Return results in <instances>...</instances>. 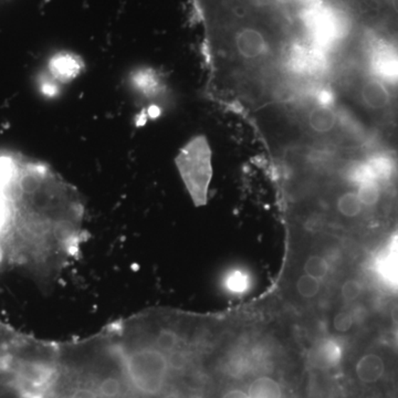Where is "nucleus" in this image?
Listing matches in <instances>:
<instances>
[{
	"mask_svg": "<svg viewBox=\"0 0 398 398\" xmlns=\"http://www.w3.org/2000/svg\"><path fill=\"white\" fill-rule=\"evenodd\" d=\"M83 217L77 189L48 166L0 159V246L43 285L77 255Z\"/></svg>",
	"mask_w": 398,
	"mask_h": 398,
	"instance_id": "1",
	"label": "nucleus"
},
{
	"mask_svg": "<svg viewBox=\"0 0 398 398\" xmlns=\"http://www.w3.org/2000/svg\"><path fill=\"white\" fill-rule=\"evenodd\" d=\"M176 164L194 203L205 205L213 169L211 147L203 136L186 144L176 157Z\"/></svg>",
	"mask_w": 398,
	"mask_h": 398,
	"instance_id": "2",
	"label": "nucleus"
},
{
	"mask_svg": "<svg viewBox=\"0 0 398 398\" xmlns=\"http://www.w3.org/2000/svg\"><path fill=\"white\" fill-rule=\"evenodd\" d=\"M23 335L0 323V398H23L16 384L14 361Z\"/></svg>",
	"mask_w": 398,
	"mask_h": 398,
	"instance_id": "3",
	"label": "nucleus"
},
{
	"mask_svg": "<svg viewBox=\"0 0 398 398\" xmlns=\"http://www.w3.org/2000/svg\"><path fill=\"white\" fill-rule=\"evenodd\" d=\"M371 68L374 77L387 87H398V52L387 43H377L372 47Z\"/></svg>",
	"mask_w": 398,
	"mask_h": 398,
	"instance_id": "4",
	"label": "nucleus"
},
{
	"mask_svg": "<svg viewBox=\"0 0 398 398\" xmlns=\"http://www.w3.org/2000/svg\"><path fill=\"white\" fill-rule=\"evenodd\" d=\"M343 357V347L335 337H322L309 352V363L314 369L329 371L335 369Z\"/></svg>",
	"mask_w": 398,
	"mask_h": 398,
	"instance_id": "5",
	"label": "nucleus"
},
{
	"mask_svg": "<svg viewBox=\"0 0 398 398\" xmlns=\"http://www.w3.org/2000/svg\"><path fill=\"white\" fill-rule=\"evenodd\" d=\"M357 98L367 109L383 111L391 105V89L377 78H369L360 83Z\"/></svg>",
	"mask_w": 398,
	"mask_h": 398,
	"instance_id": "6",
	"label": "nucleus"
},
{
	"mask_svg": "<svg viewBox=\"0 0 398 398\" xmlns=\"http://www.w3.org/2000/svg\"><path fill=\"white\" fill-rule=\"evenodd\" d=\"M334 213L344 219H354L362 215L365 206L360 199L359 194L355 189H347L341 193H335L332 203Z\"/></svg>",
	"mask_w": 398,
	"mask_h": 398,
	"instance_id": "7",
	"label": "nucleus"
},
{
	"mask_svg": "<svg viewBox=\"0 0 398 398\" xmlns=\"http://www.w3.org/2000/svg\"><path fill=\"white\" fill-rule=\"evenodd\" d=\"M385 373V363L381 356L375 353L365 354L355 365L356 377L364 384L379 382Z\"/></svg>",
	"mask_w": 398,
	"mask_h": 398,
	"instance_id": "8",
	"label": "nucleus"
},
{
	"mask_svg": "<svg viewBox=\"0 0 398 398\" xmlns=\"http://www.w3.org/2000/svg\"><path fill=\"white\" fill-rule=\"evenodd\" d=\"M249 398H282V387L271 376H258L250 383Z\"/></svg>",
	"mask_w": 398,
	"mask_h": 398,
	"instance_id": "9",
	"label": "nucleus"
},
{
	"mask_svg": "<svg viewBox=\"0 0 398 398\" xmlns=\"http://www.w3.org/2000/svg\"><path fill=\"white\" fill-rule=\"evenodd\" d=\"M330 263L323 256L313 255L308 256L303 263V271L305 275L311 276L315 279L321 280L323 281L328 277L330 272Z\"/></svg>",
	"mask_w": 398,
	"mask_h": 398,
	"instance_id": "10",
	"label": "nucleus"
},
{
	"mask_svg": "<svg viewBox=\"0 0 398 398\" xmlns=\"http://www.w3.org/2000/svg\"><path fill=\"white\" fill-rule=\"evenodd\" d=\"M356 191L365 208L374 207L381 199V183L379 182H366L360 184L356 186Z\"/></svg>",
	"mask_w": 398,
	"mask_h": 398,
	"instance_id": "11",
	"label": "nucleus"
},
{
	"mask_svg": "<svg viewBox=\"0 0 398 398\" xmlns=\"http://www.w3.org/2000/svg\"><path fill=\"white\" fill-rule=\"evenodd\" d=\"M298 295L303 299H313L322 290V281L309 275L300 276L295 282Z\"/></svg>",
	"mask_w": 398,
	"mask_h": 398,
	"instance_id": "12",
	"label": "nucleus"
},
{
	"mask_svg": "<svg viewBox=\"0 0 398 398\" xmlns=\"http://www.w3.org/2000/svg\"><path fill=\"white\" fill-rule=\"evenodd\" d=\"M249 283V276L241 270L230 271L224 280L226 289L231 293H235V295H239V293L247 291Z\"/></svg>",
	"mask_w": 398,
	"mask_h": 398,
	"instance_id": "13",
	"label": "nucleus"
},
{
	"mask_svg": "<svg viewBox=\"0 0 398 398\" xmlns=\"http://www.w3.org/2000/svg\"><path fill=\"white\" fill-rule=\"evenodd\" d=\"M382 275L389 281L398 283V253L392 249L389 255L385 256L381 261Z\"/></svg>",
	"mask_w": 398,
	"mask_h": 398,
	"instance_id": "14",
	"label": "nucleus"
},
{
	"mask_svg": "<svg viewBox=\"0 0 398 398\" xmlns=\"http://www.w3.org/2000/svg\"><path fill=\"white\" fill-rule=\"evenodd\" d=\"M363 292V286L356 279H349L343 282L341 287V297L344 301L353 302L359 299Z\"/></svg>",
	"mask_w": 398,
	"mask_h": 398,
	"instance_id": "15",
	"label": "nucleus"
},
{
	"mask_svg": "<svg viewBox=\"0 0 398 398\" xmlns=\"http://www.w3.org/2000/svg\"><path fill=\"white\" fill-rule=\"evenodd\" d=\"M333 329L339 333H347L352 329L354 317L349 311H339L333 318Z\"/></svg>",
	"mask_w": 398,
	"mask_h": 398,
	"instance_id": "16",
	"label": "nucleus"
},
{
	"mask_svg": "<svg viewBox=\"0 0 398 398\" xmlns=\"http://www.w3.org/2000/svg\"><path fill=\"white\" fill-rule=\"evenodd\" d=\"M221 398H249L248 393L240 389H230L226 391Z\"/></svg>",
	"mask_w": 398,
	"mask_h": 398,
	"instance_id": "17",
	"label": "nucleus"
},
{
	"mask_svg": "<svg viewBox=\"0 0 398 398\" xmlns=\"http://www.w3.org/2000/svg\"><path fill=\"white\" fill-rule=\"evenodd\" d=\"M159 398H184L181 392L176 391V389H167V391L163 394Z\"/></svg>",
	"mask_w": 398,
	"mask_h": 398,
	"instance_id": "18",
	"label": "nucleus"
},
{
	"mask_svg": "<svg viewBox=\"0 0 398 398\" xmlns=\"http://www.w3.org/2000/svg\"><path fill=\"white\" fill-rule=\"evenodd\" d=\"M389 315H391L392 322H393L395 325H398V305L392 307Z\"/></svg>",
	"mask_w": 398,
	"mask_h": 398,
	"instance_id": "19",
	"label": "nucleus"
}]
</instances>
